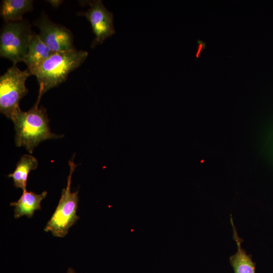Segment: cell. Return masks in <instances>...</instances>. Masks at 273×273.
<instances>
[{
	"instance_id": "cell-14",
	"label": "cell",
	"mask_w": 273,
	"mask_h": 273,
	"mask_svg": "<svg viewBox=\"0 0 273 273\" xmlns=\"http://www.w3.org/2000/svg\"><path fill=\"white\" fill-rule=\"evenodd\" d=\"M47 2L50 3V4L54 8H57L59 7L60 5V4L63 2L62 1H60V0H51V1H47Z\"/></svg>"
},
{
	"instance_id": "cell-9",
	"label": "cell",
	"mask_w": 273,
	"mask_h": 273,
	"mask_svg": "<svg viewBox=\"0 0 273 273\" xmlns=\"http://www.w3.org/2000/svg\"><path fill=\"white\" fill-rule=\"evenodd\" d=\"M231 223L233 229V238L237 246V252L230 257V261L235 273H255V264L252 260L251 255L247 254L241 247L243 240L238 235L231 214Z\"/></svg>"
},
{
	"instance_id": "cell-1",
	"label": "cell",
	"mask_w": 273,
	"mask_h": 273,
	"mask_svg": "<svg viewBox=\"0 0 273 273\" xmlns=\"http://www.w3.org/2000/svg\"><path fill=\"white\" fill-rule=\"evenodd\" d=\"M43 94L42 87L39 86L38 98L35 105L27 111L18 110L11 119L16 132L15 145L18 147H24L30 153H32L40 142L63 136L51 131L46 110L43 107H38Z\"/></svg>"
},
{
	"instance_id": "cell-13",
	"label": "cell",
	"mask_w": 273,
	"mask_h": 273,
	"mask_svg": "<svg viewBox=\"0 0 273 273\" xmlns=\"http://www.w3.org/2000/svg\"><path fill=\"white\" fill-rule=\"evenodd\" d=\"M197 42H198V47H197V53L196 54V58H198L199 57V54H200L202 50L205 49L206 43L200 40H198Z\"/></svg>"
},
{
	"instance_id": "cell-4",
	"label": "cell",
	"mask_w": 273,
	"mask_h": 273,
	"mask_svg": "<svg viewBox=\"0 0 273 273\" xmlns=\"http://www.w3.org/2000/svg\"><path fill=\"white\" fill-rule=\"evenodd\" d=\"M33 32L28 22L21 20L6 22L0 35V56L13 65L23 62Z\"/></svg>"
},
{
	"instance_id": "cell-2",
	"label": "cell",
	"mask_w": 273,
	"mask_h": 273,
	"mask_svg": "<svg viewBox=\"0 0 273 273\" xmlns=\"http://www.w3.org/2000/svg\"><path fill=\"white\" fill-rule=\"evenodd\" d=\"M88 52L76 49L53 52L35 68L30 70L45 93L65 81L69 73L79 67L86 60Z\"/></svg>"
},
{
	"instance_id": "cell-5",
	"label": "cell",
	"mask_w": 273,
	"mask_h": 273,
	"mask_svg": "<svg viewBox=\"0 0 273 273\" xmlns=\"http://www.w3.org/2000/svg\"><path fill=\"white\" fill-rule=\"evenodd\" d=\"M30 75L28 69L21 70L13 65L0 77V111L10 119L20 110V101L28 92L25 81Z\"/></svg>"
},
{
	"instance_id": "cell-12",
	"label": "cell",
	"mask_w": 273,
	"mask_h": 273,
	"mask_svg": "<svg viewBox=\"0 0 273 273\" xmlns=\"http://www.w3.org/2000/svg\"><path fill=\"white\" fill-rule=\"evenodd\" d=\"M38 166L36 158L29 154H24L17 163L14 171L8 175L13 179L14 185L21 188L23 191L26 190L27 178L29 173L35 169Z\"/></svg>"
},
{
	"instance_id": "cell-3",
	"label": "cell",
	"mask_w": 273,
	"mask_h": 273,
	"mask_svg": "<svg viewBox=\"0 0 273 273\" xmlns=\"http://www.w3.org/2000/svg\"><path fill=\"white\" fill-rule=\"evenodd\" d=\"M73 159V157L69 161L70 173L67 186L62 190L56 210L44 229L45 232H51L54 236L60 238L64 237L69 229L79 218L76 214L78 191L71 192L70 189L72 175L76 166Z\"/></svg>"
},
{
	"instance_id": "cell-11",
	"label": "cell",
	"mask_w": 273,
	"mask_h": 273,
	"mask_svg": "<svg viewBox=\"0 0 273 273\" xmlns=\"http://www.w3.org/2000/svg\"><path fill=\"white\" fill-rule=\"evenodd\" d=\"M32 0H4L1 7V16L6 22L23 20V15L33 8Z\"/></svg>"
},
{
	"instance_id": "cell-6",
	"label": "cell",
	"mask_w": 273,
	"mask_h": 273,
	"mask_svg": "<svg viewBox=\"0 0 273 273\" xmlns=\"http://www.w3.org/2000/svg\"><path fill=\"white\" fill-rule=\"evenodd\" d=\"M39 28V36L52 52H60L75 49L71 32L66 27L52 22L43 13L35 22Z\"/></svg>"
},
{
	"instance_id": "cell-15",
	"label": "cell",
	"mask_w": 273,
	"mask_h": 273,
	"mask_svg": "<svg viewBox=\"0 0 273 273\" xmlns=\"http://www.w3.org/2000/svg\"><path fill=\"white\" fill-rule=\"evenodd\" d=\"M67 273H76V272H75V271L72 268L69 267L67 270Z\"/></svg>"
},
{
	"instance_id": "cell-8",
	"label": "cell",
	"mask_w": 273,
	"mask_h": 273,
	"mask_svg": "<svg viewBox=\"0 0 273 273\" xmlns=\"http://www.w3.org/2000/svg\"><path fill=\"white\" fill-rule=\"evenodd\" d=\"M47 194V191L40 194L31 191L28 192L27 190L23 191L17 201L10 203L11 206L14 207V217L19 218L25 215L28 218H31L36 210L41 209L40 203L46 198Z\"/></svg>"
},
{
	"instance_id": "cell-10",
	"label": "cell",
	"mask_w": 273,
	"mask_h": 273,
	"mask_svg": "<svg viewBox=\"0 0 273 273\" xmlns=\"http://www.w3.org/2000/svg\"><path fill=\"white\" fill-rule=\"evenodd\" d=\"M53 53L40 39L38 34L33 33L23 62L30 71L38 66Z\"/></svg>"
},
{
	"instance_id": "cell-7",
	"label": "cell",
	"mask_w": 273,
	"mask_h": 273,
	"mask_svg": "<svg viewBox=\"0 0 273 273\" xmlns=\"http://www.w3.org/2000/svg\"><path fill=\"white\" fill-rule=\"evenodd\" d=\"M89 8L79 15L85 16L89 21L95 38L92 48L102 43L115 33L113 25V16L104 6L101 0L89 1Z\"/></svg>"
}]
</instances>
